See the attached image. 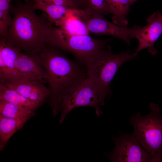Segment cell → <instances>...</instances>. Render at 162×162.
I'll use <instances>...</instances> for the list:
<instances>
[{
	"label": "cell",
	"mask_w": 162,
	"mask_h": 162,
	"mask_svg": "<svg viewBox=\"0 0 162 162\" xmlns=\"http://www.w3.org/2000/svg\"><path fill=\"white\" fill-rule=\"evenodd\" d=\"M41 63L48 76L50 93L49 103L53 115L60 111L64 95L70 89L88 77L87 68L79 62L66 57L46 44L38 54Z\"/></svg>",
	"instance_id": "obj_1"
},
{
	"label": "cell",
	"mask_w": 162,
	"mask_h": 162,
	"mask_svg": "<svg viewBox=\"0 0 162 162\" xmlns=\"http://www.w3.org/2000/svg\"><path fill=\"white\" fill-rule=\"evenodd\" d=\"M14 16L5 38L6 43L26 53L38 54L46 44L52 24L47 16L37 15L33 4L18 2L12 8Z\"/></svg>",
	"instance_id": "obj_2"
},
{
	"label": "cell",
	"mask_w": 162,
	"mask_h": 162,
	"mask_svg": "<svg viewBox=\"0 0 162 162\" xmlns=\"http://www.w3.org/2000/svg\"><path fill=\"white\" fill-rule=\"evenodd\" d=\"M111 39H98L89 34L72 35L52 25L49 29L46 44L71 54L87 68Z\"/></svg>",
	"instance_id": "obj_3"
},
{
	"label": "cell",
	"mask_w": 162,
	"mask_h": 162,
	"mask_svg": "<svg viewBox=\"0 0 162 162\" xmlns=\"http://www.w3.org/2000/svg\"><path fill=\"white\" fill-rule=\"evenodd\" d=\"M150 112L142 116L139 113L131 116L133 134L152 157V162H162V117L158 104H149Z\"/></svg>",
	"instance_id": "obj_4"
},
{
	"label": "cell",
	"mask_w": 162,
	"mask_h": 162,
	"mask_svg": "<svg viewBox=\"0 0 162 162\" xmlns=\"http://www.w3.org/2000/svg\"><path fill=\"white\" fill-rule=\"evenodd\" d=\"M137 54L129 50L115 54L107 45L87 68L88 77L97 86L103 103L106 98L111 96V82L118 68L125 62L135 58Z\"/></svg>",
	"instance_id": "obj_5"
},
{
	"label": "cell",
	"mask_w": 162,
	"mask_h": 162,
	"mask_svg": "<svg viewBox=\"0 0 162 162\" xmlns=\"http://www.w3.org/2000/svg\"><path fill=\"white\" fill-rule=\"evenodd\" d=\"M104 104L97 86L88 77L73 87L63 96L60 106L59 123L62 124L67 115L78 107H92L96 115L99 116L103 113L100 106Z\"/></svg>",
	"instance_id": "obj_6"
},
{
	"label": "cell",
	"mask_w": 162,
	"mask_h": 162,
	"mask_svg": "<svg viewBox=\"0 0 162 162\" xmlns=\"http://www.w3.org/2000/svg\"><path fill=\"white\" fill-rule=\"evenodd\" d=\"M77 16L84 23L89 33L99 35H110L118 38L130 45V40L136 39L141 27L136 24L131 28L122 27L111 22L104 15L80 10Z\"/></svg>",
	"instance_id": "obj_7"
},
{
	"label": "cell",
	"mask_w": 162,
	"mask_h": 162,
	"mask_svg": "<svg viewBox=\"0 0 162 162\" xmlns=\"http://www.w3.org/2000/svg\"><path fill=\"white\" fill-rule=\"evenodd\" d=\"M113 139L114 149L107 154L111 161L152 162L151 155L144 149L133 134H122Z\"/></svg>",
	"instance_id": "obj_8"
},
{
	"label": "cell",
	"mask_w": 162,
	"mask_h": 162,
	"mask_svg": "<svg viewBox=\"0 0 162 162\" xmlns=\"http://www.w3.org/2000/svg\"><path fill=\"white\" fill-rule=\"evenodd\" d=\"M20 52V50L8 45L4 38H0V84L32 80L21 74L16 68L15 60Z\"/></svg>",
	"instance_id": "obj_9"
},
{
	"label": "cell",
	"mask_w": 162,
	"mask_h": 162,
	"mask_svg": "<svg viewBox=\"0 0 162 162\" xmlns=\"http://www.w3.org/2000/svg\"><path fill=\"white\" fill-rule=\"evenodd\" d=\"M147 25L141 27L136 39L139 44L135 51L137 53L147 48L149 52L153 56L158 54L154 48L155 43L162 35V14L159 11L154 12L149 16L146 21Z\"/></svg>",
	"instance_id": "obj_10"
},
{
	"label": "cell",
	"mask_w": 162,
	"mask_h": 162,
	"mask_svg": "<svg viewBox=\"0 0 162 162\" xmlns=\"http://www.w3.org/2000/svg\"><path fill=\"white\" fill-rule=\"evenodd\" d=\"M18 71L28 79L49 83L50 79L40 61L38 54L20 52L15 62Z\"/></svg>",
	"instance_id": "obj_11"
},
{
	"label": "cell",
	"mask_w": 162,
	"mask_h": 162,
	"mask_svg": "<svg viewBox=\"0 0 162 162\" xmlns=\"http://www.w3.org/2000/svg\"><path fill=\"white\" fill-rule=\"evenodd\" d=\"M44 83L36 80H28L4 85L13 89L32 101L41 104L49 97L50 92Z\"/></svg>",
	"instance_id": "obj_12"
},
{
	"label": "cell",
	"mask_w": 162,
	"mask_h": 162,
	"mask_svg": "<svg viewBox=\"0 0 162 162\" xmlns=\"http://www.w3.org/2000/svg\"><path fill=\"white\" fill-rule=\"evenodd\" d=\"M34 9L44 12L47 15L49 21L56 25L65 17L74 12L76 9L68 7L54 4L34 2Z\"/></svg>",
	"instance_id": "obj_13"
},
{
	"label": "cell",
	"mask_w": 162,
	"mask_h": 162,
	"mask_svg": "<svg viewBox=\"0 0 162 162\" xmlns=\"http://www.w3.org/2000/svg\"><path fill=\"white\" fill-rule=\"evenodd\" d=\"M27 121L0 116V150L2 151L12 136L22 128Z\"/></svg>",
	"instance_id": "obj_14"
},
{
	"label": "cell",
	"mask_w": 162,
	"mask_h": 162,
	"mask_svg": "<svg viewBox=\"0 0 162 162\" xmlns=\"http://www.w3.org/2000/svg\"><path fill=\"white\" fill-rule=\"evenodd\" d=\"M110 14L112 15V22L126 27L128 24L127 17L131 5L129 0H106Z\"/></svg>",
	"instance_id": "obj_15"
},
{
	"label": "cell",
	"mask_w": 162,
	"mask_h": 162,
	"mask_svg": "<svg viewBox=\"0 0 162 162\" xmlns=\"http://www.w3.org/2000/svg\"><path fill=\"white\" fill-rule=\"evenodd\" d=\"M0 100L35 111L40 104L30 100L16 91L0 84Z\"/></svg>",
	"instance_id": "obj_16"
},
{
	"label": "cell",
	"mask_w": 162,
	"mask_h": 162,
	"mask_svg": "<svg viewBox=\"0 0 162 162\" xmlns=\"http://www.w3.org/2000/svg\"><path fill=\"white\" fill-rule=\"evenodd\" d=\"M76 9L68 15L56 25L68 33L74 35L89 34V32L84 23L76 15Z\"/></svg>",
	"instance_id": "obj_17"
},
{
	"label": "cell",
	"mask_w": 162,
	"mask_h": 162,
	"mask_svg": "<svg viewBox=\"0 0 162 162\" xmlns=\"http://www.w3.org/2000/svg\"><path fill=\"white\" fill-rule=\"evenodd\" d=\"M34 111L0 100V116L27 121L34 115Z\"/></svg>",
	"instance_id": "obj_18"
},
{
	"label": "cell",
	"mask_w": 162,
	"mask_h": 162,
	"mask_svg": "<svg viewBox=\"0 0 162 162\" xmlns=\"http://www.w3.org/2000/svg\"><path fill=\"white\" fill-rule=\"evenodd\" d=\"M85 9L104 16L110 14L106 0H87L86 8Z\"/></svg>",
	"instance_id": "obj_19"
},
{
	"label": "cell",
	"mask_w": 162,
	"mask_h": 162,
	"mask_svg": "<svg viewBox=\"0 0 162 162\" xmlns=\"http://www.w3.org/2000/svg\"><path fill=\"white\" fill-rule=\"evenodd\" d=\"M9 11L0 10V38H5L8 33V29L12 22Z\"/></svg>",
	"instance_id": "obj_20"
},
{
	"label": "cell",
	"mask_w": 162,
	"mask_h": 162,
	"mask_svg": "<svg viewBox=\"0 0 162 162\" xmlns=\"http://www.w3.org/2000/svg\"><path fill=\"white\" fill-rule=\"evenodd\" d=\"M34 2L54 4L74 8L82 9L80 6L74 0H34Z\"/></svg>",
	"instance_id": "obj_21"
},
{
	"label": "cell",
	"mask_w": 162,
	"mask_h": 162,
	"mask_svg": "<svg viewBox=\"0 0 162 162\" xmlns=\"http://www.w3.org/2000/svg\"><path fill=\"white\" fill-rule=\"evenodd\" d=\"M11 0H0V10L9 11L11 8L10 3Z\"/></svg>",
	"instance_id": "obj_22"
},
{
	"label": "cell",
	"mask_w": 162,
	"mask_h": 162,
	"mask_svg": "<svg viewBox=\"0 0 162 162\" xmlns=\"http://www.w3.org/2000/svg\"><path fill=\"white\" fill-rule=\"evenodd\" d=\"M130 5H132L137 0H129Z\"/></svg>",
	"instance_id": "obj_23"
},
{
	"label": "cell",
	"mask_w": 162,
	"mask_h": 162,
	"mask_svg": "<svg viewBox=\"0 0 162 162\" xmlns=\"http://www.w3.org/2000/svg\"></svg>",
	"instance_id": "obj_24"
}]
</instances>
